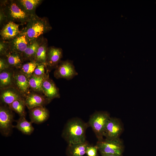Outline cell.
I'll return each instance as SVG.
<instances>
[{"label":"cell","instance_id":"cell-1","mask_svg":"<svg viewBox=\"0 0 156 156\" xmlns=\"http://www.w3.org/2000/svg\"><path fill=\"white\" fill-rule=\"evenodd\" d=\"M86 123L80 119L75 118L68 120L65 125L62 136L68 144H76L85 141L86 132L88 127Z\"/></svg>","mask_w":156,"mask_h":156},{"label":"cell","instance_id":"cell-2","mask_svg":"<svg viewBox=\"0 0 156 156\" xmlns=\"http://www.w3.org/2000/svg\"><path fill=\"white\" fill-rule=\"evenodd\" d=\"M52 28L47 18L34 16L27 23L20 34L25 36L29 41L35 40L42 36Z\"/></svg>","mask_w":156,"mask_h":156},{"label":"cell","instance_id":"cell-3","mask_svg":"<svg viewBox=\"0 0 156 156\" xmlns=\"http://www.w3.org/2000/svg\"><path fill=\"white\" fill-rule=\"evenodd\" d=\"M0 5L8 21L17 22L21 23H27L33 16H35L30 15L25 11L16 0L1 1Z\"/></svg>","mask_w":156,"mask_h":156},{"label":"cell","instance_id":"cell-4","mask_svg":"<svg viewBox=\"0 0 156 156\" xmlns=\"http://www.w3.org/2000/svg\"><path fill=\"white\" fill-rule=\"evenodd\" d=\"M110 118L109 114L106 111H96L90 116L88 122L92 128L98 141L103 140L105 130Z\"/></svg>","mask_w":156,"mask_h":156},{"label":"cell","instance_id":"cell-5","mask_svg":"<svg viewBox=\"0 0 156 156\" xmlns=\"http://www.w3.org/2000/svg\"><path fill=\"white\" fill-rule=\"evenodd\" d=\"M14 114L8 105L1 103L0 106V131L3 136L11 135L14 127Z\"/></svg>","mask_w":156,"mask_h":156},{"label":"cell","instance_id":"cell-6","mask_svg":"<svg viewBox=\"0 0 156 156\" xmlns=\"http://www.w3.org/2000/svg\"><path fill=\"white\" fill-rule=\"evenodd\" d=\"M96 145L101 155L112 154L122 155L124 150L123 144L120 138L112 140L105 139L98 141Z\"/></svg>","mask_w":156,"mask_h":156},{"label":"cell","instance_id":"cell-7","mask_svg":"<svg viewBox=\"0 0 156 156\" xmlns=\"http://www.w3.org/2000/svg\"><path fill=\"white\" fill-rule=\"evenodd\" d=\"M55 69L54 75L57 79L63 78L70 80L78 75L73 62L71 60L61 61Z\"/></svg>","mask_w":156,"mask_h":156},{"label":"cell","instance_id":"cell-8","mask_svg":"<svg viewBox=\"0 0 156 156\" xmlns=\"http://www.w3.org/2000/svg\"><path fill=\"white\" fill-rule=\"evenodd\" d=\"M123 129L122 124L118 119L110 117L106 126L103 136L109 140L119 138Z\"/></svg>","mask_w":156,"mask_h":156},{"label":"cell","instance_id":"cell-9","mask_svg":"<svg viewBox=\"0 0 156 156\" xmlns=\"http://www.w3.org/2000/svg\"><path fill=\"white\" fill-rule=\"evenodd\" d=\"M13 87L24 97L31 92L28 78L18 69H15L14 75Z\"/></svg>","mask_w":156,"mask_h":156},{"label":"cell","instance_id":"cell-10","mask_svg":"<svg viewBox=\"0 0 156 156\" xmlns=\"http://www.w3.org/2000/svg\"><path fill=\"white\" fill-rule=\"evenodd\" d=\"M42 88L43 94L49 103L53 99L60 97L59 89L53 80L50 78L48 73L43 81Z\"/></svg>","mask_w":156,"mask_h":156},{"label":"cell","instance_id":"cell-11","mask_svg":"<svg viewBox=\"0 0 156 156\" xmlns=\"http://www.w3.org/2000/svg\"><path fill=\"white\" fill-rule=\"evenodd\" d=\"M1 103L8 106L14 101L24 100V96L14 87H10L0 89Z\"/></svg>","mask_w":156,"mask_h":156},{"label":"cell","instance_id":"cell-12","mask_svg":"<svg viewBox=\"0 0 156 156\" xmlns=\"http://www.w3.org/2000/svg\"><path fill=\"white\" fill-rule=\"evenodd\" d=\"M24 101L29 110L38 107L44 106L49 103L43 94L33 91L25 97Z\"/></svg>","mask_w":156,"mask_h":156},{"label":"cell","instance_id":"cell-13","mask_svg":"<svg viewBox=\"0 0 156 156\" xmlns=\"http://www.w3.org/2000/svg\"><path fill=\"white\" fill-rule=\"evenodd\" d=\"M8 41L9 50L22 56L30 42L25 36L21 34Z\"/></svg>","mask_w":156,"mask_h":156},{"label":"cell","instance_id":"cell-14","mask_svg":"<svg viewBox=\"0 0 156 156\" xmlns=\"http://www.w3.org/2000/svg\"><path fill=\"white\" fill-rule=\"evenodd\" d=\"M63 51L62 49L53 46L48 48L47 54L46 66L56 68L61 61Z\"/></svg>","mask_w":156,"mask_h":156},{"label":"cell","instance_id":"cell-15","mask_svg":"<svg viewBox=\"0 0 156 156\" xmlns=\"http://www.w3.org/2000/svg\"><path fill=\"white\" fill-rule=\"evenodd\" d=\"M30 122L39 124L46 121L49 116V110L44 106L36 107L29 110Z\"/></svg>","mask_w":156,"mask_h":156},{"label":"cell","instance_id":"cell-16","mask_svg":"<svg viewBox=\"0 0 156 156\" xmlns=\"http://www.w3.org/2000/svg\"><path fill=\"white\" fill-rule=\"evenodd\" d=\"M19 25L11 21H8L2 27L0 31L1 39L5 41L11 40L19 35Z\"/></svg>","mask_w":156,"mask_h":156},{"label":"cell","instance_id":"cell-17","mask_svg":"<svg viewBox=\"0 0 156 156\" xmlns=\"http://www.w3.org/2000/svg\"><path fill=\"white\" fill-rule=\"evenodd\" d=\"M44 39L42 36L35 40L30 42L22 56L24 62H27L34 61L38 49Z\"/></svg>","mask_w":156,"mask_h":156},{"label":"cell","instance_id":"cell-18","mask_svg":"<svg viewBox=\"0 0 156 156\" xmlns=\"http://www.w3.org/2000/svg\"><path fill=\"white\" fill-rule=\"evenodd\" d=\"M2 56L4 57L10 68L19 69L24 63L21 55L10 51Z\"/></svg>","mask_w":156,"mask_h":156},{"label":"cell","instance_id":"cell-19","mask_svg":"<svg viewBox=\"0 0 156 156\" xmlns=\"http://www.w3.org/2000/svg\"><path fill=\"white\" fill-rule=\"evenodd\" d=\"M89 144L86 141L76 144H68L66 149L68 156H83L86 154Z\"/></svg>","mask_w":156,"mask_h":156},{"label":"cell","instance_id":"cell-20","mask_svg":"<svg viewBox=\"0 0 156 156\" xmlns=\"http://www.w3.org/2000/svg\"><path fill=\"white\" fill-rule=\"evenodd\" d=\"M14 69L10 68L0 72V89L13 87Z\"/></svg>","mask_w":156,"mask_h":156},{"label":"cell","instance_id":"cell-21","mask_svg":"<svg viewBox=\"0 0 156 156\" xmlns=\"http://www.w3.org/2000/svg\"><path fill=\"white\" fill-rule=\"evenodd\" d=\"M22 9L26 12L32 15H36L35 14L36 8L42 2L41 0H16Z\"/></svg>","mask_w":156,"mask_h":156},{"label":"cell","instance_id":"cell-22","mask_svg":"<svg viewBox=\"0 0 156 156\" xmlns=\"http://www.w3.org/2000/svg\"><path fill=\"white\" fill-rule=\"evenodd\" d=\"M16 122V124L14 126V127L16 128L23 134L30 135L33 132L34 128L32 123L26 120L25 117H20Z\"/></svg>","mask_w":156,"mask_h":156},{"label":"cell","instance_id":"cell-23","mask_svg":"<svg viewBox=\"0 0 156 156\" xmlns=\"http://www.w3.org/2000/svg\"><path fill=\"white\" fill-rule=\"evenodd\" d=\"M47 74L43 76H38L33 74L28 79L31 90L37 93L43 94L42 85Z\"/></svg>","mask_w":156,"mask_h":156},{"label":"cell","instance_id":"cell-24","mask_svg":"<svg viewBox=\"0 0 156 156\" xmlns=\"http://www.w3.org/2000/svg\"><path fill=\"white\" fill-rule=\"evenodd\" d=\"M48 48L47 40L44 39L38 49L34 61L40 64H44L47 66L46 60Z\"/></svg>","mask_w":156,"mask_h":156},{"label":"cell","instance_id":"cell-25","mask_svg":"<svg viewBox=\"0 0 156 156\" xmlns=\"http://www.w3.org/2000/svg\"><path fill=\"white\" fill-rule=\"evenodd\" d=\"M10 108L18 114L20 117H25V111L26 105L24 100H17L14 101L8 106Z\"/></svg>","mask_w":156,"mask_h":156},{"label":"cell","instance_id":"cell-26","mask_svg":"<svg viewBox=\"0 0 156 156\" xmlns=\"http://www.w3.org/2000/svg\"><path fill=\"white\" fill-rule=\"evenodd\" d=\"M39 64L35 61L27 62L24 63L18 70L28 78L33 74L35 68Z\"/></svg>","mask_w":156,"mask_h":156},{"label":"cell","instance_id":"cell-27","mask_svg":"<svg viewBox=\"0 0 156 156\" xmlns=\"http://www.w3.org/2000/svg\"><path fill=\"white\" fill-rule=\"evenodd\" d=\"M9 51L8 41L1 39L0 41V56L4 55Z\"/></svg>","mask_w":156,"mask_h":156},{"label":"cell","instance_id":"cell-28","mask_svg":"<svg viewBox=\"0 0 156 156\" xmlns=\"http://www.w3.org/2000/svg\"><path fill=\"white\" fill-rule=\"evenodd\" d=\"M46 66L44 64H40L35 68L33 74L38 76H43L47 73H45V68Z\"/></svg>","mask_w":156,"mask_h":156},{"label":"cell","instance_id":"cell-29","mask_svg":"<svg viewBox=\"0 0 156 156\" xmlns=\"http://www.w3.org/2000/svg\"><path fill=\"white\" fill-rule=\"evenodd\" d=\"M98 151L96 145L95 146L89 145L87 148L86 154L88 156H97Z\"/></svg>","mask_w":156,"mask_h":156},{"label":"cell","instance_id":"cell-30","mask_svg":"<svg viewBox=\"0 0 156 156\" xmlns=\"http://www.w3.org/2000/svg\"><path fill=\"white\" fill-rule=\"evenodd\" d=\"M8 22L7 17L2 8L0 7V26L2 27Z\"/></svg>","mask_w":156,"mask_h":156},{"label":"cell","instance_id":"cell-31","mask_svg":"<svg viewBox=\"0 0 156 156\" xmlns=\"http://www.w3.org/2000/svg\"><path fill=\"white\" fill-rule=\"evenodd\" d=\"M10 68L4 57L3 56H0V72Z\"/></svg>","mask_w":156,"mask_h":156},{"label":"cell","instance_id":"cell-32","mask_svg":"<svg viewBox=\"0 0 156 156\" xmlns=\"http://www.w3.org/2000/svg\"><path fill=\"white\" fill-rule=\"evenodd\" d=\"M101 156H122V155H118L112 154H101Z\"/></svg>","mask_w":156,"mask_h":156}]
</instances>
